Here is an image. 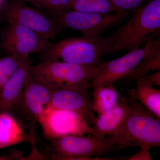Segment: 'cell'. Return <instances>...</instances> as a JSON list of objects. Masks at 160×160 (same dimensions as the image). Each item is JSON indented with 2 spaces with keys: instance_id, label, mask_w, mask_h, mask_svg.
I'll return each mask as SVG.
<instances>
[{
  "instance_id": "obj_1",
  "label": "cell",
  "mask_w": 160,
  "mask_h": 160,
  "mask_svg": "<svg viewBox=\"0 0 160 160\" xmlns=\"http://www.w3.org/2000/svg\"><path fill=\"white\" fill-rule=\"evenodd\" d=\"M160 0H149L107 37L106 55L135 50L160 36Z\"/></svg>"
},
{
  "instance_id": "obj_2",
  "label": "cell",
  "mask_w": 160,
  "mask_h": 160,
  "mask_svg": "<svg viewBox=\"0 0 160 160\" xmlns=\"http://www.w3.org/2000/svg\"><path fill=\"white\" fill-rule=\"evenodd\" d=\"M130 104V111L125 122L111 135L116 151L144 144L159 147L160 120L138 101Z\"/></svg>"
},
{
  "instance_id": "obj_3",
  "label": "cell",
  "mask_w": 160,
  "mask_h": 160,
  "mask_svg": "<svg viewBox=\"0 0 160 160\" xmlns=\"http://www.w3.org/2000/svg\"><path fill=\"white\" fill-rule=\"evenodd\" d=\"M107 37L84 35L66 38L53 45L42 55V61H60L82 66L97 67L106 55Z\"/></svg>"
},
{
  "instance_id": "obj_4",
  "label": "cell",
  "mask_w": 160,
  "mask_h": 160,
  "mask_svg": "<svg viewBox=\"0 0 160 160\" xmlns=\"http://www.w3.org/2000/svg\"><path fill=\"white\" fill-rule=\"evenodd\" d=\"M97 67L60 62L43 61L32 65L30 73L35 81L50 90L70 89L86 90Z\"/></svg>"
},
{
  "instance_id": "obj_5",
  "label": "cell",
  "mask_w": 160,
  "mask_h": 160,
  "mask_svg": "<svg viewBox=\"0 0 160 160\" xmlns=\"http://www.w3.org/2000/svg\"><path fill=\"white\" fill-rule=\"evenodd\" d=\"M50 140L53 160H101L100 156L116 151L111 135L103 138L68 135Z\"/></svg>"
},
{
  "instance_id": "obj_6",
  "label": "cell",
  "mask_w": 160,
  "mask_h": 160,
  "mask_svg": "<svg viewBox=\"0 0 160 160\" xmlns=\"http://www.w3.org/2000/svg\"><path fill=\"white\" fill-rule=\"evenodd\" d=\"M22 0H12L0 10L8 23L31 29L46 40H54L62 30L53 16L28 6Z\"/></svg>"
},
{
  "instance_id": "obj_7",
  "label": "cell",
  "mask_w": 160,
  "mask_h": 160,
  "mask_svg": "<svg viewBox=\"0 0 160 160\" xmlns=\"http://www.w3.org/2000/svg\"><path fill=\"white\" fill-rule=\"evenodd\" d=\"M132 12L112 13L86 12L70 10L58 16H53L62 29L81 32L84 35H102L106 30L124 22Z\"/></svg>"
},
{
  "instance_id": "obj_8",
  "label": "cell",
  "mask_w": 160,
  "mask_h": 160,
  "mask_svg": "<svg viewBox=\"0 0 160 160\" xmlns=\"http://www.w3.org/2000/svg\"><path fill=\"white\" fill-rule=\"evenodd\" d=\"M160 39L159 36L139 49L129 51L121 57L102 62L96 69L90 81V86L93 88L111 85L126 78Z\"/></svg>"
},
{
  "instance_id": "obj_9",
  "label": "cell",
  "mask_w": 160,
  "mask_h": 160,
  "mask_svg": "<svg viewBox=\"0 0 160 160\" xmlns=\"http://www.w3.org/2000/svg\"><path fill=\"white\" fill-rule=\"evenodd\" d=\"M38 122L44 135L50 140L68 135L92 134L93 132L92 126L82 117L50 105L44 110Z\"/></svg>"
},
{
  "instance_id": "obj_10",
  "label": "cell",
  "mask_w": 160,
  "mask_h": 160,
  "mask_svg": "<svg viewBox=\"0 0 160 160\" xmlns=\"http://www.w3.org/2000/svg\"><path fill=\"white\" fill-rule=\"evenodd\" d=\"M53 44L29 28L14 23H8L3 38V47L6 51L21 58L33 53L42 54Z\"/></svg>"
},
{
  "instance_id": "obj_11",
  "label": "cell",
  "mask_w": 160,
  "mask_h": 160,
  "mask_svg": "<svg viewBox=\"0 0 160 160\" xmlns=\"http://www.w3.org/2000/svg\"><path fill=\"white\" fill-rule=\"evenodd\" d=\"M51 90L50 106L78 115L88 125H92L96 116L92 101L86 90L57 89Z\"/></svg>"
},
{
  "instance_id": "obj_12",
  "label": "cell",
  "mask_w": 160,
  "mask_h": 160,
  "mask_svg": "<svg viewBox=\"0 0 160 160\" xmlns=\"http://www.w3.org/2000/svg\"><path fill=\"white\" fill-rule=\"evenodd\" d=\"M51 94V90L35 81L30 71L16 110L19 109L27 117L38 122L43 112L50 105Z\"/></svg>"
},
{
  "instance_id": "obj_13",
  "label": "cell",
  "mask_w": 160,
  "mask_h": 160,
  "mask_svg": "<svg viewBox=\"0 0 160 160\" xmlns=\"http://www.w3.org/2000/svg\"><path fill=\"white\" fill-rule=\"evenodd\" d=\"M33 60L29 57L21 63L0 92V112L15 111L30 71Z\"/></svg>"
},
{
  "instance_id": "obj_14",
  "label": "cell",
  "mask_w": 160,
  "mask_h": 160,
  "mask_svg": "<svg viewBox=\"0 0 160 160\" xmlns=\"http://www.w3.org/2000/svg\"><path fill=\"white\" fill-rule=\"evenodd\" d=\"M130 109V104L126 101H121L113 108L99 113L92 126V136L103 138L113 134L125 122Z\"/></svg>"
},
{
  "instance_id": "obj_15",
  "label": "cell",
  "mask_w": 160,
  "mask_h": 160,
  "mask_svg": "<svg viewBox=\"0 0 160 160\" xmlns=\"http://www.w3.org/2000/svg\"><path fill=\"white\" fill-rule=\"evenodd\" d=\"M145 78L136 80V85L130 92L133 98L139 101L158 119H160V90Z\"/></svg>"
},
{
  "instance_id": "obj_16",
  "label": "cell",
  "mask_w": 160,
  "mask_h": 160,
  "mask_svg": "<svg viewBox=\"0 0 160 160\" xmlns=\"http://www.w3.org/2000/svg\"><path fill=\"white\" fill-rule=\"evenodd\" d=\"M28 141L17 120L8 112H0V143L10 146Z\"/></svg>"
},
{
  "instance_id": "obj_17",
  "label": "cell",
  "mask_w": 160,
  "mask_h": 160,
  "mask_svg": "<svg viewBox=\"0 0 160 160\" xmlns=\"http://www.w3.org/2000/svg\"><path fill=\"white\" fill-rule=\"evenodd\" d=\"M92 89V105L94 112L102 113L113 108L121 101L122 94L113 84L96 86Z\"/></svg>"
},
{
  "instance_id": "obj_18",
  "label": "cell",
  "mask_w": 160,
  "mask_h": 160,
  "mask_svg": "<svg viewBox=\"0 0 160 160\" xmlns=\"http://www.w3.org/2000/svg\"><path fill=\"white\" fill-rule=\"evenodd\" d=\"M160 69V39L146 55L141 60L137 66L124 79L128 82L136 81L145 76L151 71Z\"/></svg>"
},
{
  "instance_id": "obj_19",
  "label": "cell",
  "mask_w": 160,
  "mask_h": 160,
  "mask_svg": "<svg viewBox=\"0 0 160 160\" xmlns=\"http://www.w3.org/2000/svg\"><path fill=\"white\" fill-rule=\"evenodd\" d=\"M70 8L76 11L102 13L118 12L108 0H71Z\"/></svg>"
},
{
  "instance_id": "obj_20",
  "label": "cell",
  "mask_w": 160,
  "mask_h": 160,
  "mask_svg": "<svg viewBox=\"0 0 160 160\" xmlns=\"http://www.w3.org/2000/svg\"><path fill=\"white\" fill-rule=\"evenodd\" d=\"M36 7L47 10L49 14L58 16L70 10L71 0H22Z\"/></svg>"
},
{
  "instance_id": "obj_21",
  "label": "cell",
  "mask_w": 160,
  "mask_h": 160,
  "mask_svg": "<svg viewBox=\"0 0 160 160\" xmlns=\"http://www.w3.org/2000/svg\"><path fill=\"white\" fill-rule=\"evenodd\" d=\"M27 58H19L10 55L0 59V92L16 69Z\"/></svg>"
},
{
  "instance_id": "obj_22",
  "label": "cell",
  "mask_w": 160,
  "mask_h": 160,
  "mask_svg": "<svg viewBox=\"0 0 160 160\" xmlns=\"http://www.w3.org/2000/svg\"><path fill=\"white\" fill-rule=\"evenodd\" d=\"M118 12H133L149 0H108Z\"/></svg>"
},
{
  "instance_id": "obj_23",
  "label": "cell",
  "mask_w": 160,
  "mask_h": 160,
  "mask_svg": "<svg viewBox=\"0 0 160 160\" xmlns=\"http://www.w3.org/2000/svg\"><path fill=\"white\" fill-rule=\"evenodd\" d=\"M141 149L138 152L129 157H126V160H151L150 150L152 147L148 144H144L140 146Z\"/></svg>"
},
{
  "instance_id": "obj_24",
  "label": "cell",
  "mask_w": 160,
  "mask_h": 160,
  "mask_svg": "<svg viewBox=\"0 0 160 160\" xmlns=\"http://www.w3.org/2000/svg\"><path fill=\"white\" fill-rule=\"evenodd\" d=\"M148 80L154 86H160V71L157 70L156 72L151 74H146L143 77Z\"/></svg>"
},
{
  "instance_id": "obj_25",
  "label": "cell",
  "mask_w": 160,
  "mask_h": 160,
  "mask_svg": "<svg viewBox=\"0 0 160 160\" xmlns=\"http://www.w3.org/2000/svg\"><path fill=\"white\" fill-rule=\"evenodd\" d=\"M9 147L8 145H6V144H2L0 143V149H3V148H6V147Z\"/></svg>"
},
{
  "instance_id": "obj_26",
  "label": "cell",
  "mask_w": 160,
  "mask_h": 160,
  "mask_svg": "<svg viewBox=\"0 0 160 160\" xmlns=\"http://www.w3.org/2000/svg\"><path fill=\"white\" fill-rule=\"evenodd\" d=\"M4 2H5V0H0V9L4 5Z\"/></svg>"
}]
</instances>
